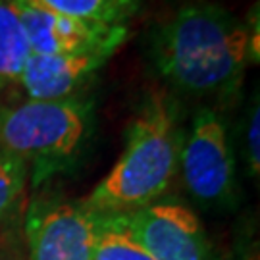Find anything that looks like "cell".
<instances>
[{"instance_id":"1","label":"cell","mask_w":260,"mask_h":260,"mask_svg":"<svg viewBox=\"0 0 260 260\" xmlns=\"http://www.w3.org/2000/svg\"><path fill=\"white\" fill-rule=\"evenodd\" d=\"M149 50L158 75L193 96L233 93L258 60L251 25L212 2H189L158 21Z\"/></svg>"},{"instance_id":"2","label":"cell","mask_w":260,"mask_h":260,"mask_svg":"<svg viewBox=\"0 0 260 260\" xmlns=\"http://www.w3.org/2000/svg\"><path fill=\"white\" fill-rule=\"evenodd\" d=\"M183 139L177 103L168 93H152L131 121L123 152L83 203L101 214L152 205L176 177Z\"/></svg>"},{"instance_id":"3","label":"cell","mask_w":260,"mask_h":260,"mask_svg":"<svg viewBox=\"0 0 260 260\" xmlns=\"http://www.w3.org/2000/svg\"><path fill=\"white\" fill-rule=\"evenodd\" d=\"M93 104L79 96L0 108V149L50 174L72 162L91 133Z\"/></svg>"},{"instance_id":"4","label":"cell","mask_w":260,"mask_h":260,"mask_svg":"<svg viewBox=\"0 0 260 260\" xmlns=\"http://www.w3.org/2000/svg\"><path fill=\"white\" fill-rule=\"evenodd\" d=\"M179 170L189 193L199 203L222 206L235 195V160L228 127L212 108H201L183 139Z\"/></svg>"},{"instance_id":"5","label":"cell","mask_w":260,"mask_h":260,"mask_svg":"<svg viewBox=\"0 0 260 260\" xmlns=\"http://www.w3.org/2000/svg\"><path fill=\"white\" fill-rule=\"evenodd\" d=\"M101 220L83 201H33L23 225L29 260H91Z\"/></svg>"},{"instance_id":"6","label":"cell","mask_w":260,"mask_h":260,"mask_svg":"<svg viewBox=\"0 0 260 260\" xmlns=\"http://www.w3.org/2000/svg\"><path fill=\"white\" fill-rule=\"evenodd\" d=\"M127 222L152 260H218L203 223L185 206L152 203L127 214Z\"/></svg>"},{"instance_id":"7","label":"cell","mask_w":260,"mask_h":260,"mask_svg":"<svg viewBox=\"0 0 260 260\" xmlns=\"http://www.w3.org/2000/svg\"><path fill=\"white\" fill-rule=\"evenodd\" d=\"M25 25L31 54L64 56L96 48H121L129 39V25H99L54 14L31 0H14Z\"/></svg>"},{"instance_id":"8","label":"cell","mask_w":260,"mask_h":260,"mask_svg":"<svg viewBox=\"0 0 260 260\" xmlns=\"http://www.w3.org/2000/svg\"><path fill=\"white\" fill-rule=\"evenodd\" d=\"M120 48L106 47L64 56L31 54L19 85L31 101H60L77 96V91Z\"/></svg>"},{"instance_id":"9","label":"cell","mask_w":260,"mask_h":260,"mask_svg":"<svg viewBox=\"0 0 260 260\" xmlns=\"http://www.w3.org/2000/svg\"><path fill=\"white\" fill-rule=\"evenodd\" d=\"M29 56L27 31L14 0H0V89L19 83Z\"/></svg>"},{"instance_id":"10","label":"cell","mask_w":260,"mask_h":260,"mask_svg":"<svg viewBox=\"0 0 260 260\" xmlns=\"http://www.w3.org/2000/svg\"><path fill=\"white\" fill-rule=\"evenodd\" d=\"M66 18L99 23L129 25L141 10V0H31Z\"/></svg>"},{"instance_id":"11","label":"cell","mask_w":260,"mask_h":260,"mask_svg":"<svg viewBox=\"0 0 260 260\" xmlns=\"http://www.w3.org/2000/svg\"><path fill=\"white\" fill-rule=\"evenodd\" d=\"M91 260H152L131 232L127 214H103Z\"/></svg>"},{"instance_id":"12","label":"cell","mask_w":260,"mask_h":260,"mask_svg":"<svg viewBox=\"0 0 260 260\" xmlns=\"http://www.w3.org/2000/svg\"><path fill=\"white\" fill-rule=\"evenodd\" d=\"M27 183V164L0 149V222L19 205Z\"/></svg>"},{"instance_id":"13","label":"cell","mask_w":260,"mask_h":260,"mask_svg":"<svg viewBox=\"0 0 260 260\" xmlns=\"http://www.w3.org/2000/svg\"><path fill=\"white\" fill-rule=\"evenodd\" d=\"M245 158L249 174L254 179L260 172V106L258 99L254 96L249 114H247V125H245Z\"/></svg>"},{"instance_id":"14","label":"cell","mask_w":260,"mask_h":260,"mask_svg":"<svg viewBox=\"0 0 260 260\" xmlns=\"http://www.w3.org/2000/svg\"><path fill=\"white\" fill-rule=\"evenodd\" d=\"M239 260H260V256H258V247H256V245L249 247V249L245 251V254H243V256Z\"/></svg>"},{"instance_id":"15","label":"cell","mask_w":260,"mask_h":260,"mask_svg":"<svg viewBox=\"0 0 260 260\" xmlns=\"http://www.w3.org/2000/svg\"><path fill=\"white\" fill-rule=\"evenodd\" d=\"M0 260H25V258H21L18 252L6 251V249H0Z\"/></svg>"}]
</instances>
